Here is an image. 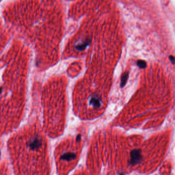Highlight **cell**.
<instances>
[{"label":"cell","mask_w":175,"mask_h":175,"mask_svg":"<svg viewBox=\"0 0 175 175\" xmlns=\"http://www.w3.org/2000/svg\"><path fill=\"white\" fill-rule=\"evenodd\" d=\"M45 143L40 135L35 134L27 138L24 149L21 156L22 158L19 161L18 170H22L25 175H38L41 173L42 167H45V159L44 158Z\"/></svg>","instance_id":"1"},{"label":"cell","mask_w":175,"mask_h":175,"mask_svg":"<svg viewBox=\"0 0 175 175\" xmlns=\"http://www.w3.org/2000/svg\"><path fill=\"white\" fill-rule=\"evenodd\" d=\"M142 159L141 151L139 150H134L130 153V164L131 165H136L140 162Z\"/></svg>","instance_id":"2"},{"label":"cell","mask_w":175,"mask_h":175,"mask_svg":"<svg viewBox=\"0 0 175 175\" xmlns=\"http://www.w3.org/2000/svg\"><path fill=\"white\" fill-rule=\"evenodd\" d=\"M90 104L95 108L100 107L102 105V100L97 95H93L90 98Z\"/></svg>","instance_id":"3"},{"label":"cell","mask_w":175,"mask_h":175,"mask_svg":"<svg viewBox=\"0 0 175 175\" xmlns=\"http://www.w3.org/2000/svg\"><path fill=\"white\" fill-rule=\"evenodd\" d=\"M90 42L91 40H87L86 41L80 43H79L77 45H75V48L79 51H83L87 47H88L90 45Z\"/></svg>","instance_id":"4"},{"label":"cell","mask_w":175,"mask_h":175,"mask_svg":"<svg viewBox=\"0 0 175 175\" xmlns=\"http://www.w3.org/2000/svg\"><path fill=\"white\" fill-rule=\"evenodd\" d=\"M76 157V155L74 153H65L63 155H62L61 157V159L62 160H65V161H71L72 159H74V158Z\"/></svg>","instance_id":"5"},{"label":"cell","mask_w":175,"mask_h":175,"mask_svg":"<svg viewBox=\"0 0 175 175\" xmlns=\"http://www.w3.org/2000/svg\"><path fill=\"white\" fill-rule=\"evenodd\" d=\"M128 75H129L128 72H124V73L122 74L121 79V83H120L121 87H124L125 84H126L128 78Z\"/></svg>","instance_id":"6"},{"label":"cell","mask_w":175,"mask_h":175,"mask_svg":"<svg viewBox=\"0 0 175 175\" xmlns=\"http://www.w3.org/2000/svg\"><path fill=\"white\" fill-rule=\"evenodd\" d=\"M137 64L138 66L141 69H144L145 68H146V65H147V63L146 62H145V61L141 60H138L137 62Z\"/></svg>","instance_id":"7"},{"label":"cell","mask_w":175,"mask_h":175,"mask_svg":"<svg viewBox=\"0 0 175 175\" xmlns=\"http://www.w3.org/2000/svg\"><path fill=\"white\" fill-rule=\"evenodd\" d=\"M169 59H170V62L173 63V64H174L175 59H174V57H173V55H170L169 57Z\"/></svg>","instance_id":"8"}]
</instances>
